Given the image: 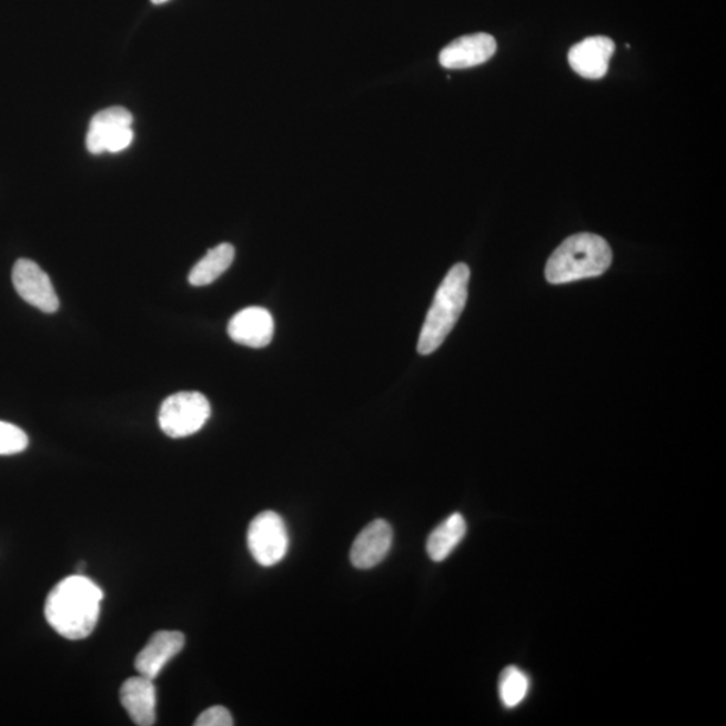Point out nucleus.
Instances as JSON below:
<instances>
[{
    "instance_id": "obj_1",
    "label": "nucleus",
    "mask_w": 726,
    "mask_h": 726,
    "mask_svg": "<svg viewBox=\"0 0 726 726\" xmlns=\"http://www.w3.org/2000/svg\"><path fill=\"white\" fill-rule=\"evenodd\" d=\"M103 598V591L91 578L69 576L50 591L44 604V617L63 638L84 639L93 633L99 622Z\"/></svg>"
},
{
    "instance_id": "obj_2",
    "label": "nucleus",
    "mask_w": 726,
    "mask_h": 726,
    "mask_svg": "<svg viewBox=\"0 0 726 726\" xmlns=\"http://www.w3.org/2000/svg\"><path fill=\"white\" fill-rule=\"evenodd\" d=\"M613 263V251L601 235L578 233L566 239L547 260L545 276L552 284L603 275Z\"/></svg>"
},
{
    "instance_id": "obj_3",
    "label": "nucleus",
    "mask_w": 726,
    "mask_h": 726,
    "mask_svg": "<svg viewBox=\"0 0 726 726\" xmlns=\"http://www.w3.org/2000/svg\"><path fill=\"white\" fill-rule=\"evenodd\" d=\"M470 269L458 263L450 270L447 276L436 291L435 299L426 314L417 350L422 355H430L443 345L455 327L468 298Z\"/></svg>"
},
{
    "instance_id": "obj_4",
    "label": "nucleus",
    "mask_w": 726,
    "mask_h": 726,
    "mask_svg": "<svg viewBox=\"0 0 726 726\" xmlns=\"http://www.w3.org/2000/svg\"><path fill=\"white\" fill-rule=\"evenodd\" d=\"M212 415V407L202 393H175L163 401L159 411V425L165 435L182 438L194 435Z\"/></svg>"
},
{
    "instance_id": "obj_5",
    "label": "nucleus",
    "mask_w": 726,
    "mask_h": 726,
    "mask_svg": "<svg viewBox=\"0 0 726 726\" xmlns=\"http://www.w3.org/2000/svg\"><path fill=\"white\" fill-rule=\"evenodd\" d=\"M248 547L261 566H273L282 562L290 547L289 531L275 512L256 515L248 528Z\"/></svg>"
},
{
    "instance_id": "obj_6",
    "label": "nucleus",
    "mask_w": 726,
    "mask_h": 726,
    "mask_svg": "<svg viewBox=\"0 0 726 726\" xmlns=\"http://www.w3.org/2000/svg\"><path fill=\"white\" fill-rule=\"evenodd\" d=\"M12 284L18 295L33 307L53 314L60 307L52 280L41 266L28 259L18 260L12 269Z\"/></svg>"
},
{
    "instance_id": "obj_7",
    "label": "nucleus",
    "mask_w": 726,
    "mask_h": 726,
    "mask_svg": "<svg viewBox=\"0 0 726 726\" xmlns=\"http://www.w3.org/2000/svg\"><path fill=\"white\" fill-rule=\"evenodd\" d=\"M393 544V528L384 520H375L356 536L350 562L356 569H372L384 562Z\"/></svg>"
},
{
    "instance_id": "obj_8",
    "label": "nucleus",
    "mask_w": 726,
    "mask_h": 726,
    "mask_svg": "<svg viewBox=\"0 0 726 726\" xmlns=\"http://www.w3.org/2000/svg\"><path fill=\"white\" fill-rule=\"evenodd\" d=\"M614 53L615 43L611 38L588 37L571 48L568 61L572 69L582 78L601 80L607 74L609 60Z\"/></svg>"
},
{
    "instance_id": "obj_9",
    "label": "nucleus",
    "mask_w": 726,
    "mask_h": 726,
    "mask_svg": "<svg viewBox=\"0 0 726 726\" xmlns=\"http://www.w3.org/2000/svg\"><path fill=\"white\" fill-rule=\"evenodd\" d=\"M273 333H275V322H273L271 312L261 307L241 310L232 317L228 326V334L232 341L252 349L269 346Z\"/></svg>"
},
{
    "instance_id": "obj_10",
    "label": "nucleus",
    "mask_w": 726,
    "mask_h": 726,
    "mask_svg": "<svg viewBox=\"0 0 726 726\" xmlns=\"http://www.w3.org/2000/svg\"><path fill=\"white\" fill-rule=\"evenodd\" d=\"M496 53L493 36L476 33L457 38L445 47L438 61L445 69H468L487 62Z\"/></svg>"
},
{
    "instance_id": "obj_11",
    "label": "nucleus",
    "mask_w": 726,
    "mask_h": 726,
    "mask_svg": "<svg viewBox=\"0 0 726 726\" xmlns=\"http://www.w3.org/2000/svg\"><path fill=\"white\" fill-rule=\"evenodd\" d=\"M120 703L133 724L151 726L157 723V689L152 679L140 674L127 679L120 689Z\"/></svg>"
},
{
    "instance_id": "obj_12",
    "label": "nucleus",
    "mask_w": 726,
    "mask_h": 726,
    "mask_svg": "<svg viewBox=\"0 0 726 726\" xmlns=\"http://www.w3.org/2000/svg\"><path fill=\"white\" fill-rule=\"evenodd\" d=\"M184 635L178 632H159L151 636L138 654L135 667L140 675L154 680L171 659L182 652Z\"/></svg>"
},
{
    "instance_id": "obj_13",
    "label": "nucleus",
    "mask_w": 726,
    "mask_h": 726,
    "mask_svg": "<svg viewBox=\"0 0 726 726\" xmlns=\"http://www.w3.org/2000/svg\"><path fill=\"white\" fill-rule=\"evenodd\" d=\"M467 533L466 520L462 514H451L435 527L426 541V553L432 562L442 563L456 549Z\"/></svg>"
},
{
    "instance_id": "obj_14",
    "label": "nucleus",
    "mask_w": 726,
    "mask_h": 726,
    "mask_svg": "<svg viewBox=\"0 0 726 726\" xmlns=\"http://www.w3.org/2000/svg\"><path fill=\"white\" fill-rule=\"evenodd\" d=\"M234 248L231 244H220L210 250L206 256L191 270L189 282L194 286H205L215 282L222 273L229 270L234 260Z\"/></svg>"
},
{
    "instance_id": "obj_15",
    "label": "nucleus",
    "mask_w": 726,
    "mask_h": 726,
    "mask_svg": "<svg viewBox=\"0 0 726 726\" xmlns=\"http://www.w3.org/2000/svg\"><path fill=\"white\" fill-rule=\"evenodd\" d=\"M528 689H531V679L520 667L508 666L501 673L498 692L505 708H517L527 697Z\"/></svg>"
},
{
    "instance_id": "obj_16",
    "label": "nucleus",
    "mask_w": 726,
    "mask_h": 726,
    "mask_svg": "<svg viewBox=\"0 0 726 726\" xmlns=\"http://www.w3.org/2000/svg\"><path fill=\"white\" fill-rule=\"evenodd\" d=\"M132 123L133 117L129 110L123 107H111L94 114L89 130L105 133L121 129V127H132Z\"/></svg>"
},
{
    "instance_id": "obj_17",
    "label": "nucleus",
    "mask_w": 726,
    "mask_h": 726,
    "mask_svg": "<svg viewBox=\"0 0 726 726\" xmlns=\"http://www.w3.org/2000/svg\"><path fill=\"white\" fill-rule=\"evenodd\" d=\"M29 447V437L19 426L0 422V455L21 454Z\"/></svg>"
},
{
    "instance_id": "obj_18",
    "label": "nucleus",
    "mask_w": 726,
    "mask_h": 726,
    "mask_svg": "<svg viewBox=\"0 0 726 726\" xmlns=\"http://www.w3.org/2000/svg\"><path fill=\"white\" fill-rule=\"evenodd\" d=\"M195 726H233V717L224 706H213L195 719Z\"/></svg>"
},
{
    "instance_id": "obj_19",
    "label": "nucleus",
    "mask_w": 726,
    "mask_h": 726,
    "mask_svg": "<svg viewBox=\"0 0 726 726\" xmlns=\"http://www.w3.org/2000/svg\"><path fill=\"white\" fill-rule=\"evenodd\" d=\"M165 2H169V0H151V3H154V4H163Z\"/></svg>"
}]
</instances>
